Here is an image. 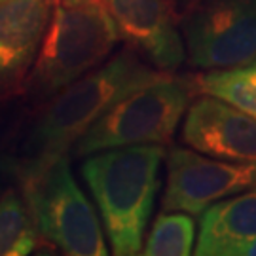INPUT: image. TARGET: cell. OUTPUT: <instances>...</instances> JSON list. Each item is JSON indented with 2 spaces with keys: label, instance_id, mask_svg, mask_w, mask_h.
Returning a JSON list of instances; mask_svg holds the SVG:
<instances>
[{
  "label": "cell",
  "instance_id": "obj_1",
  "mask_svg": "<svg viewBox=\"0 0 256 256\" xmlns=\"http://www.w3.org/2000/svg\"><path fill=\"white\" fill-rule=\"evenodd\" d=\"M164 74L165 70L140 61L133 50H124L52 97L28 138L27 156L19 169L23 188L66 156L112 104Z\"/></svg>",
  "mask_w": 256,
  "mask_h": 256
},
{
  "label": "cell",
  "instance_id": "obj_2",
  "mask_svg": "<svg viewBox=\"0 0 256 256\" xmlns=\"http://www.w3.org/2000/svg\"><path fill=\"white\" fill-rule=\"evenodd\" d=\"M162 144H135L86 156L82 176L99 207L112 252H142V239L160 184Z\"/></svg>",
  "mask_w": 256,
  "mask_h": 256
},
{
  "label": "cell",
  "instance_id": "obj_3",
  "mask_svg": "<svg viewBox=\"0 0 256 256\" xmlns=\"http://www.w3.org/2000/svg\"><path fill=\"white\" fill-rule=\"evenodd\" d=\"M118 28L102 0L55 4L27 92L46 101L110 57Z\"/></svg>",
  "mask_w": 256,
  "mask_h": 256
},
{
  "label": "cell",
  "instance_id": "obj_4",
  "mask_svg": "<svg viewBox=\"0 0 256 256\" xmlns=\"http://www.w3.org/2000/svg\"><path fill=\"white\" fill-rule=\"evenodd\" d=\"M196 88L188 78L165 72L112 104L76 140L74 156L135 144H167L190 106Z\"/></svg>",
  "mask_w": 256,
  "mask_h": 256
},
{
  "label": "cell",
  "instance_id": "obj_5",
  "mask_svg": "<svg viewBox=\"0 0 256 256\" xmlns=\"http://www.w3.org/2000/svg\"><path fill=\"white\" fill-rule=\"evenodd\" d=\"M23 190L40 238L70 256H106L108 245L66 156Z\"/></svg>",
  "mask_w": 256,
  "mask_h": 256
},
{
  "label": "cell",
  "instance_id": "obj_6",
  "mask_svg": "<svg viewBox=\"0 0 256 256\" xmlns=\"http://www.w3.org/2000/svg\"><path fill=\"white\" fill-rule=\"evenodd\" d=\"M180 21L194 66L216 70L256 59V0H194Z\"/></svg>",
  "mask_w": 256,
  "mask_h": 256
},
{
  "label": "cell",
  "instance_id": "obj_7",
  "mask_svg": "<svg viewBox=\"0 0 256 256\" xmlns=\"http://www.w3.org/2000/svg\"><path fill=\"white\" fill-rule=\"evenodd\" d=\"M165 160L167 186L162 202L164 210L202 216L212 203L256 186V164L226 162L194 148H171Z\"/></svg>",
  "mask_w": 256,
  "mask_h": 256
},
{
  "label": "cell",
  "instance_id": "obj_8",
  "mask_svg": "<svg viewBox=\"0 0 256 256\" xmlns=\"http://www.w3.org/2000/svg\"><path fill=\"white\" fill-rule=\"evenodd\" d=\"M129 50L152 66L171 72L186 59L180 16L171 0H102Z\"/></svg>",
  "mask_w": 256,
  "mask_h": 256
},
{
  "label": "cell",
  "instance_id": "obj_9",
  "mask_svg": "<svg viewBox=\"0 0 256 256\" xmlns=\"http://www.w3.org/2000/svg\"><path fill=\"white\" fill-rule=\"evenodd\" d=\"M54 6L52 0H0V104L27 90Z\"/></svg>",
  "mask_w": 256,
  "mask_h": 256
},
{
  "label": "cell",
  "instance_id": "obj_10",
  "mask_svg": "<svg viewBox=\"0 0 256 256\" xmlns=\"http://www.w3.org/2000/svg\"><path fill=\"white\" fill-rule=\"evenodd\" d=\"M182 138L210 158L256 164V120L216 97L202 95L188 106Z\"/></svg>",
  "mask_w": 256,
  "mask_h": 256
},
{
  "label": "cell",
  "instance_id": "obj_11",
  "mask_svg": "<svg viewBox=\"0 0 256 256\" xmlns=\"http://www.w3.org/2000/svg\"><path fill=\"white\" fill-rule=\"evenodd\" d=\"M252 238H256V186L203 210L194 252L200 256H238L239 247Z\"/></svg>",
  "mask_w": 256,
  "mask_h": 256
},
{
  "label": "cell",
  "instance_id": "obj_12",
  "mask_svg": "<svg viewBox=\"0 0 256 256\" xmlns=\"http://www.w3.org/2000/svg\"><path fill=\"white\" fill-rule=\"evenodd\" d=\"M194 88L198 93L216 97L256 120V59L196 76Z\"/></svg>",
  "mask_w": 256,
  "mask_h": 256
},
{
  "label": "cell",
  "instance_id": "obj_13",
  "mask_svg": "<svg viewBox=\"0 0 256 256\" xmlns=\"http://www.w3.org/2000/svg\"><path fill=\"white\" fill-rule=\"evenodd\" d=\"M38 234L25 196L10 190L0 198V256H25L38 247Z\"/></svg>",
  "mask_w": 256,
  "mask_h": 256
},
{
  "label": "cell",
  "instance_id": "obj_14",
  "mask_svg": "<svg viewBox=\"0 0 256 256\" xmlns=\"http://www.w3.org/2000/svg\"><path fill=\"white\" fill-rule=\"evenodd\" d=\"M196 224L192 214L180 210H164L142 245L146 256H186L194 252Z\"/></svg>",
  "mask_w": 256,
  "mask_h": 256
},
{
  "label": "cell",
  "instance_id": "obj_15",
  "mask_svg": "<svg viewBox=\"0 0 256 256\" xmlns=\"http://www.w3.org/2000/svg\"><path fill=\"white\" fill-rule=\"evenodd\" d=\"M238 256H256V238L247 241L245 245H241L238 250Z\"/></svg>",
  "mask_w": 256,
  "mask_h": 256
},
{
  "label": "cell",
  "instance_id": "obj_16",
  "mask_svg": "<svg viewBox=\"0 0 256 256\" xmlns=\"http://www.w3.org/2000/svg\"><path fill=\"white\" fill-rule=\"evenodd\" d=\"M171 2H173L174 10L178 12V16H182V14L186 12V10H188V6L192 4L194 0H171Z\"/></svg>",
  "mask_w": 256,
  "mask_h": 256
},
{
  "label": "cell",
  "instance_id": "obj_17",
  "mask_svg": "<svg viewBox=\"0 0 256 256\" xmlns=\"http://www.w3.org/2000/svg\"><path fill=\"white\" fill-rule=\"evenodd\" d=\"M54 4H66V2H76V0H52Z\"/></svg>",
  "mask_w": 256,
  "mask_h": 256
}]
</instances>
